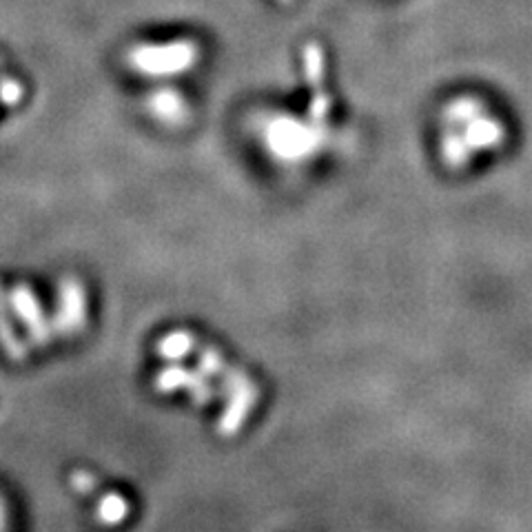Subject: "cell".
<instances>
[{
    "label": "cell",
    "instance_id": "cell-1",
    "mask_svg": "<svg viewBox=\"0 0 532 532\" xmlns=\"http://www.w3.org/2000/svg\"><path fill=\"white\" fill-rule=\"evenodd\" d=\"M448 133L442 138L444 158L453 167H464L473 153L497 149L506 131L501 122L488 116L477 100L457 98L446 109Z\"/></svg>",
    "mask_w": 532,
    "mask_h": 532
},
{
    "label": "cell",
    "instance_id": "cell-2",
    "mask_svg": "<svg viewBox=\"0 0 532 532\" xmlns=\"http://www.w3.org/2000/svg\"><path fill=\"white\" fill-rule=\"evenodd\" d=\"M129 65L142 76H178L198 63V45L193 40H173L165 45H138L129 51Z\"/></svg>",
    "mask_w": 532,
    "mask_h": 532
},
{
    "label": "cell",
    "instance_id": "cell-3",
    "mask_svg": "<svg viewBox=\"0 0 532 532\" xmlns=\"http://www.w3.org/2000/svg\"><path fill=\"white\" fill-rule=\"evenodd\" d=\"M149 109H151L153 116H156L158 120H165V122H180L184 116V111H187L182 96L176 94V91H169V89L156 91V94L149 98Z\"/></svg>",
    "mask_w": 532,
    "mask_h": 532
},
{
    "label": "cell",
    "instance_id": "cell-4",
    "mask_svg": "<svg viewBox=\"0 0 532 532\" xmlns=\"http://www.w3.org/2000/svg\"><path fill=\"white\" fill-rule=\"evenodd\" d=\"M100 515L102 519L109 521V524H116V521L127 517V501L118 495H109L105 501H102Z\"/></svg>",
    "mask_w": 532,
    "mask_h": 532
},
{
    "label": "cell",
    "instance_id": "cell-5",
    "mask_svg": "<svg viewBox=\"0 0 532 532\" xmlns=\"http://www.w3.org/2000/svg\"><path fill=\"white\" fill-rule=\"evenodd\" d=\"M20 98H23V85L14 78H5L3 83H0V102H5V105H16Z\"/></svg>",
    "mask_w": 532,
    "mask_h": 532
}]
</instances>
